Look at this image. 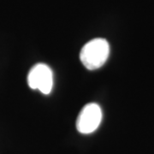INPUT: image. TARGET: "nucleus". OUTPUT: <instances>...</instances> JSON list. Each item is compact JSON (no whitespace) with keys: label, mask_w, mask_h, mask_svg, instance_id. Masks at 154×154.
<instances>
[{"label":"nucleus","mask_w":154,"mask_h":154,"mask_svg":"<svg viewBox=\"0 0 154 154\" xmlns=\"http://www.w3.org/2000/svg\"><path fill=\"white\" fill-rule=\"evenodd\" d=\"M28 86L38 89L42 94H49L53 87V75L49 66L38 63L30 69L28 75Z\"/></svg>","instance_id":"3"},{"label":"nucleus","mask_w":154,"mask_h":154,"mask_svg":"<svg viewBox=\"0 0 154 154\" xmlns=\"http://www.w3.org/2000/svg\"><path fill=\"white\" fill-rule=\"evenodd\" d=\"M102 120V111L99 105L90 103L85 105L77 117L76 128L78 132L88 134L94 132Z\"/></svg>","instance_id":"2"},{"label":"nucleus","mask_w":154,"mask_h":154,"mask_svg":"<svg viewBox=\"0 0 154 154\" xmlns=\"http://www.w3.org/2000/svg\"><path fill=\"white\" fill-rule=\"evenodd\" d=\"M110 54L108 41L102 38H94L85 45L81 51L80 58L89 70L99 69L105 63Z\"/></svg>","instance_id":"1"}]
</instances>
